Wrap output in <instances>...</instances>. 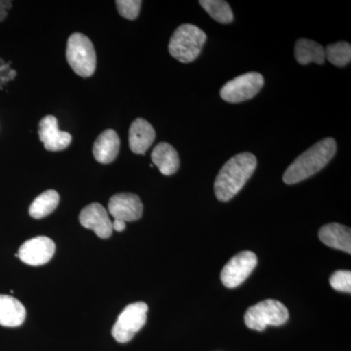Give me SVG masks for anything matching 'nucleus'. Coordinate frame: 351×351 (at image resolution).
Masks as SVG:
<instances>
[{
  "mask_svg": "<svg viewBox=\"0 0 351 351\" xmlns=\"http://www.w3.org/2000/svg\"><path fill=\"white\" fill-rule=\"evenodd\" d=\"M257 167V158L251 152L232 157L219 170L215 180V195L221 202L232 200L243 189Z\"/></svg>",
  "mask_w": 351,
  "mask_h": 351,
  "instance_id": "1",
  "label": "nucleus"
},
{
  "mask_svg": "<svg viewBox=\"0 0 351 351\" xmlns=\"http://www.w3.org/2000/svg\"><path fill=\"white\" fill-rule=\"evenodd\" d=\"M336 152L337 143L334 138L321 140L297 157L289 166L284 173L283 182L287 184H295L308 179L322 170L332 160Z\"/></svg>",
  "mask_w": 351,
  "mask_h": 351,
  "instance_id": "2",
  "label": "nucleus"
},
{
  "mask_svg": "<svg viewBox=\"0 0 351 351\" xmlns=\"http://www.w3.org/2000/svg\"><path fill=\"white\" fill-rule=\"evenodd\" d=\"M206 39V34L199 27L184 24L173 34L168 49L171 56L181 63H191L199 56Z\"/></svg>",
  "mask_w": 351,
  "mask_h": 351,
  "instance_id": "3",
  "label": "nucleus"
},
{
  "mask_svg": "<svg viewBox=\"0 0 351 351\" xmlns=\"http://www.w3.org/2000/svg\"><path fill=\"white\" fill-rule=\"evenodd\" d=\"M66 60L76 75L90 77L96 69L97 57L93 43L88 36L75 32L69 36L66 45Z\"/></svg>",
  "mask_w": 351,
  "mask_h": 351,
  "instance_id": "4",
  "label": "nucleus"
},
{
  "mask_svg": "<svg viewBox=\"0 0 351 351\" xmlns=\"http://www.w3.org/2000/svg\"><path fill=\"white\" fill-rule=\"evenodd\" d=\"M288 309L282 302L265 300L251 306L244 316L245 324L249 329L263 331L267 326H281L287 322Z\"/></svg>",
  "mask_w": 351,
  "mask_h": 351,
  "instance_id": "5",
  "label": "nucleus"
},
{
  "mask_svg": "<svg viewBox=\"0 0 351 351\" xmlns=\"http://www.w3.org/2000/svg\"><path fill=\"white\" fill-rule=\"evenodd\" d=\"M147 304L143 302H135L125 307L117 318L112 334L115 341L120 343L130 341L147 322Z\"/></svg>",
  "mask_w": 351,
  "mask_h": 351,
  "instance_id": "6",
  "label": "nucleus"
},
{
  "mask_svg": "<svg viewBox=\"0 0 351 351\" xmlns=\"http://www.w3.org/2000/svg\"><path fill=\"white\" fill-rule=\"evenodd\" d=\"M265 83L263 75L248 73L226 82L221 89V97L228 103L237 104L250 100L262 90Z\"/></svg>",
  "mask_w": 351,
  "mask_h": 351,
  "instance_id": "7",
  "label": "nucleus"
},
{
  "mask_svg": "<svg viewBox=\"0 0 351 351\" xmlns=\"http://www.w3.org/2000/svg\"><path fill=\"white\" fill-rule=\"evenodd\" d=\"M257 263V256L253 252L237 254L221 270V282L228 288L239 287L253 272Z\"/></svg>",
  "mask_w": 351,
  "mask_h": 351,
  "instance_id": "8",
  "label": "nucleus"
},
{
  "mask_svg": "<svg viewBox=\"0 0 351 351\" xmlns=\"http://www.w3.org/2000/svg\"><path fill=\"white\" fill-rule=\"evenodd\" d=\"M56 246L49 237H38L25 241L20 247L17 257L27 265L38 267L49 262L54 256Z\"/></svg>",
  "mask_w": 351,
  "mask_h": 351,
  "instance_id": "9",
  "label": "nucleus"
},
{
  "mask_svg": "<svg viewBox=\"0 0 351 351\" xmlns=\"http://www.w3.org/2000/svg\"><path fill=\"white\" fill-rule=\"evenodd\" d=\"M143 210L142 201L133 193H117L108 202V211L113 218L125 223L138 221L142 217Z\"/></svg>",
  "mask_w": 351,
  "mask_h": 351,
  "instance_id": "10",
  "label": "nucleus"
},
{
  "mask_svg": "<svg viewBox=\"0 0 351 351\" xmlns=\"http://www.w3.org/2000/svg\"><path fill=\"white\" fill-rule=\"evenodd\" d=\"M80 221L82 226L92 230L100 239H108L112 234V223L107 210L100 203H92L83 208L80 214Z\"/></svg>",
  "mask_w": 351,
  "mask_h": 351,
  "instance_id": "11",
  "label": "nucleus"
},
{
  "mask_svg": "<svg viewBox=\"0 0 351 351\" xmlns=\"http://www.w3.org/2000/svg\"><path fill=\"white\" fill-rule=\"evenodd\" d=\"M38 135L44 147L49 152L64 151L71 144L73 138L68 132L59 130L58 120L53 115H47L40 120Z\"/></svg>",
  "mask_w": 351,
  "mask_h": 351,
  "instance_id": "12",
  "label": "nucleus"
},
{
  "mask_svg": "<svg viewBox=\"0 0 351 351\" xmlns=\"http://www.w3.org/2000/svg\"><path fill=\"white\" fill-rule=\"evenodd\" d=\"M156 138V131L147 120H134L129 129V147L134 154H145Z\"/></svg>",
  "mask_w": 351,
  "mask_h": 351,
  "instance_id": "13",
  "label": "nucleus"
},
{
  "mask_svg": "<svg viewBox=\"0 0 351 351\" xmlns=\"http://www.w3.org/2000/svg\"><path fill=\"white\" fill-rule=\"evenodd\" d=\"M319 239L322 243L338 249V250L351 253V230L348 226L332 223L320 228Z\"/></svg>",
  "mask_w": 351,
  "mask_h": 351,
  "instance_id": "14",
  "label": "nucleus"
},
{
  "mask_svg": "<svg viewBox=\"0 0 351 351\" xmlns=\"http://www.w3.org/2000/svg\"><path fill=\"white\" fill-rule=\"evenodd\" d=\"M120 140L117 132L112 129L104 131L94 143L93 154L98 162L112 163L119 156Z\"/></svg>",
  "mask_w": 351,
  "mask_h": 351,
  "instance_id": "15",
  "label": "nucleus"
},
{
  "mask_svg": "<svg viewBox=\"0 0 351 351\" xmlns=\"http://www.w3.org/2000/svg\"><path fill=\"white\" fill-rule=\"evenodd\" d=\"M27 316L22 302L11 295H0V325L4 327H19Z\"/></svg>",
  "mask_w": 351,
  "mask_h": 351,
  "instance_id": "16",
  "label": "nucleus"
},
{
  "mask_svg": "<svg viewBox=\"0 0 351 351\" xmlns=\"http://www.w3.org/2000/svg\"><path fill=\"white\" fill-rule=\"evenodd\" d=\"M152 160L164 176L175 174L179 170V154L168 143H160L152 149Z\"/></svg>",
  "mask_w": 351,
  "mask_h": 351,
  "instance_id": "17",
  "label": "nucleus"
},
{
  "mask_svg": "<svg viewBox=\"0 0 351 351\" xmlns=\"http://www.w3.org/2000/svg\"><path fill=\"white\" fill-rule=\"evenodd\" d=\"M295 56L298 63L302 66L311 63L322 64L325 62V50L315 41L301 38L295 43Z\"/></svg>",
  "mask_w": 351,
  "mask_h": 351,
  "instance_id": "18",
  "label": "nucleus"
},
{
  "mask_svg": "<svg viewBox=\"0 0 351 351\" xmlns=\"http://www.w3.org/2000/svg\"><path fill=\"white\" fill-rule=\"evenodd\" d=\"M60 202V195L56 191L49 189L38 196L29 207V215L34 219H43L56 210Z\"/></svg>",
  "mask_w": 351,
  "mask_h": 351,
  "instance_id": "19",
  "label": "nucleus"
},
{
  "mask_svg": "<svg viewBox=\"0 0 351 351\" xmlns=\"http://www.w3.org/2000/svg\"><path fill=\"white\" fill-rule=\"evenodd\" d=\"M199 4L210 16L221 24H230L233 13L230 4L223 0H200Z\"/></svg>",
  "mask_w": 351,
  "mask_h": 351,
  "instance_id": "20",
  "label": "nucleus"
},
{
  "mask_svg": "<svg viewBox=\"0 0 351 351\" xmlns=\"http://www.w3.org/2000/svg\"><path fill=\"white\" fill-rule=\"evenodd\" d=\"M325 58L334 66H345L351 61V46L350 43L341 41L335 44H330L325 50Z\"/></svg>",
  "mask_w": 351,
  "mask_h": 351,
  "instance_id": "21",
  "label": "nucleus"
},
{
  "mask_svg": "<svg viewBox=\"0 0 351 351\" xmlns=\"http://www.w3.org/2000/svg\"><path fill=\"white\" fill-rule=\"evenodd\" d=\"M120 16L128 20L137 19L142 1L140 0H117L115 2Z\"/></svg>",
  "mask_w": 351,
  "mask_h": 351,
  "instance_id": "22",
  "label": "nucleus"
},
{
  "mask_svg": "<svg viewBox=\"0 0 351 351\" xmlns=\"http://www.w3.org/2000/svg\"><path fill=\"white\" fill-rule=\"evenodd\" d=\"M330 284L339 292L351 293V272L348 270H338L332 274Z\"/></svg>",
  "mask_w": 351,
  "mask_h": 351,
  "instance_id": "23",
  "label": "nucleus"
},
{
  "mask_svg": "<svg viewBox=\"0 0 351 351\" xmlns=\"http://www.w3.org/2000/svg\"><path fill=\"white\" fill-rule=\"evenodd\" d=\"M9 7H11V2L0 1V22H2L4 18L6 17L7 12L5 8H9Z\"/></svg>",
  "mask_w": 351,
  "mask_h": 351,
  "instance_id": "24",
  "label": "nucleus"
},
{
  "mask_svg": "<svg viewBox=\"0 0 351 351\" xmlns=\"http://www.w3.org/2000/svg\"><path fill=\"white\" fill-rule=\"evenodd\" d=\"M126 228V223L120 219H114L112 223V230H117V232H123Z\"/></svg>",
  "mask_w": 351,
  "mask_h": 351,
  "instance_id": "25",
  "label": "nucleus"
}]
</instances>
